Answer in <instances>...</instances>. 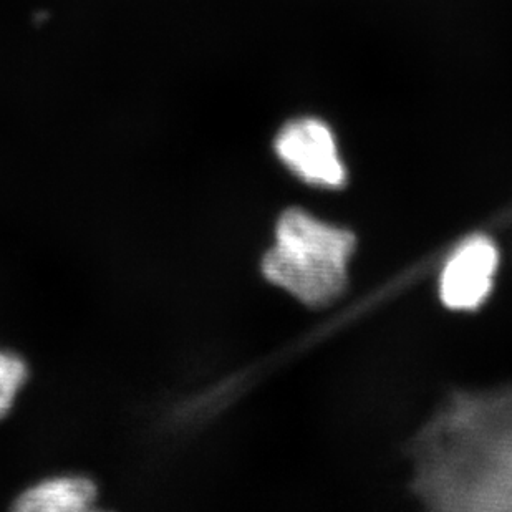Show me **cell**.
<instances>
[{"mask_svg": "<svg viewBox=\"0 0 512 512\" xmlns=\"http://www.w3.org/2000/svg\"><path fill=\"white\" fill-rule=\"evenodd\" d=\"M408 455L411 488L428 508L512 512V387L453 393Z\"/></svg>", "mask_w": 512, "mask_h": 512, "instance_id": "6da1fadb", "label": "cell"}, {"mask_svg": "<svg viewBox=\"0 0 512 512\" xmlns=\"http://www.w3.org/2000/svg\"><path fill=\"white\" fill-rule=\"evenodd\" d=\"M353 249V232L302 209H287L277 223L276 242L262 259V274L302 304L324 307L345 289Z\"/></svg>", "mask_w": 512, "mask_h": 512, "instance_id": "7a4b0ae2", "label": "cell"}, {"mask_svg": "<svg viewBox=\"0 0 512 512\" xmlns=\"http://www.w3.org/2000/svg\"><path fill=\"white\" fill-rule=\"evenodd\" d=\"M276 151L284 165L307 183L340 188L347 179L332 130L317 118L287 123L277 135Z\"/></svg>", "mask_w": 512, "mask_h": 512, "instance_id": "3957f363", "label": "cell"}, {"mask_svg": "<svg viewBox=\"0 0 512 512\" xmlns=\"http://www.w3.org/2000/svg\"><path fill=\"white\" fill-rule=\"evenodd\" d=\"M498 247L489 237L473 236L456 247L441 272L440 295L453 310L478 309L493 289Z\"/></svg>", "mask_w": 512, "mask_h": 512, "instance_id": "277c9868", "label": "cell"}, {"mask_svg": "<svg viewBox=\"0 0 512 512\" xmlns=\"http://www.w3.org/2000/svg\"><path fill=\"white\" fill-rule=\"evenodd\" d=\"M100 501L98 484L87 474L60 473L22 489L12 509L20 512H87Z\"/></svg>", "mask_w": 512, "mask_h": 512, "instance_id": "5b68a950", "label": "cell"}, {"mask_svg": "<svg viewBox=\"0 0 512 512\" xmlns=\"http://www.w3.org/2000/svg\"><path fill=\"white\" fill-rule=\"evenodd\" d=\"M29 377V363L25 362V358L20 353L0 348V421L14 410Z\"/></svg>", "mask_w": 512, "mask_h": 512, "instance_id": "8992f818", "label": "cell"}]
</instances>
